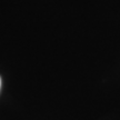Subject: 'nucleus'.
Here are the masks:
<instances>
[{
  "label": "nucleus",
  "instance_id": "f257e3e1",
  "mask_svg": "<svg viewBox=\"0 0 120 120\" xmlns=\"http://www.w3.org/2000/svg\"><path fill=\"white\" fill-rule=\"evenodd\" d=\"M0 86H1V79H0Z\"/></svg>",
  "mask_w": 120,
  "mask_h": 120
}]
</instances>
